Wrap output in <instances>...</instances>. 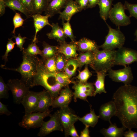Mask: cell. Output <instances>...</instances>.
<instances>
[{
  "instance_id": "c3c4849f",
  "label": "cell",
  "mask_w": 137,
  "mask_h": 137,
  "mask_svg": "<svg viewBox=\"0 0 137 137\" xmlns=\"http://www.w3.org/2000/svg\"><path fill=\"white\" fill-rule=\"evenodd\" d=\"M89 126H85L84 129L81 131L79 137H90V131L89 129Z\"/></svg>"
},
{
  "instance_id": "603a6c76",
  "label": "cell",
  "mask_w": 137,
  "mask_h": 137,
  "mask_svg": "<svg viewBox=\"0 0 137 137\" xmlns=\"http://www.w3.org/2000/svg\"><path fill=\"white\" fill-rule=\"evenodd\" d=\"M126 129L123 126L118 128L116 124H113L111 122L108 128H102L100 132L105 137H122L123 136Z\"/></svg>"
},
{
  "instance_id": "f546056e",
  "label": "cell",
  "mask_w": 137,
  "mask_h": 137,
  "mask_svg": "<svg viewBox=\"0 0 137 137\" xmlns=\"http://www.w3.org/2000/svg\"><path fill=\"white\" fill-rule=\"evenodd\" d=\"M94 53L92 52H87L81 53L76 58L78 64V67L81 69L84 65L92 64L94 59Z\"/></svg>"
},
{
  "instance_id": "60d3db41",
  "label": "cell",
  "mask_w": 137,
  "mask_h": 137,
  "mask_svg": "<svg viewBox=\"0 0 137 137\" xmlns=\"http://www.w3.org/2000/svg\"><path fill=\"white\" fill-rule=\"evenodd\" d=\"M124 5L129 13V17H133L137 19V4H132L125 1Z\"/></svg>"
},
{
  "instance_id": "7c38bea8",
  "label": "cell",
  "mask_w": 137,
  "mask_h": 137,
  "mask_svg": "<svg viewBox=\"0 0 137 137\" xmlns=\"http://www.w3.org/2000/svg\"><path fill=\"white\" fill-rule=\"evenodd\" d=\"M124 66L123 68L117 70L111 68L108 71V75L114 81L130 84L133 79L131 68L129 66Z\"/></svg>"
},
{
  "instance_id": "d4e9b609",
  "label": "cell",
  "mask_w": 137,
  "mask_h": 137,
  "mask_svg": "<svg viewBox=\"0 0 137 137\" xmlns=\"http://www.w3.org/2000/svg\"><path fill=\"white\" fill-rule=\"evenodd\" d=\"M6 7L14 11H19L23 13L27 18L32 17V14L24 6L20 0H3Z\"/></svg>"
},
{
  "instance_id": "d6986e66",
  "label": "cell",
  "mask_w": 137,
  "mask_h": 137,
  "mask_svg": "<svg viewBox=\"0 0 137 137\" xmlns=\"http://www.w3.org/2000/svg\"><path fill=\"white\" fill-rule=\"evenodd\" d=\"M53 100L50 94L46 90L40 92L38 104L35 112H43L48 110Z\"/></svg>"
},
{
  "instance_id": "7dc6e473",
  "label": "cell",
  "mask_w": 137,
  "mask_h": 137,
  "mask_svg": "<svg viewBox=\"0 0 137 137\" xmlns=\"http://www.w3.org/2000/svg\"><path fill=\"white\" fill-rule=\"evenodd\" d=\"M75 1L78 5L81 11L87 9L88 0H75Z\"/></svg>"
},
{
  "instance_id": "bcb514c9",
  "label": "cell",
  "mask_w": 137,
  "mask_h": 137,
  "mask_svg": "<svg viewBox=\"0 0 137 137\" xmlns=\"http://www.w3.org/2000/svg\"><path fill=\"white\" fill-rule=\"evenodd\" d=\"M11 112L8 109L7 106L0 101V114H5L7 116H10L11 114Z\"/></svg>"
},
{
  "instance_id": "ba28073f",
  "label": "cell",
  "mask_w": 137,
  "mask_h": 137,
  "mask_svg": "<svg viewBox=\"0 0 137 137\" xmlns=\"http://www.w3.org/2000/svg\"><path fill=\"white\" fill-rule=\"evenodd\" d=\"M50 118L46 122L43 121L37 134L38 136L42 137L46 136L56 131H63V126L60 121L59 111L49 116Z\"/></svg>"
},
{
  "instance_id": "83f0119b",
  "label": "cell",
  "mask_w": 137,
  "mask_h": 137,
  "mask_svg": "<svg viewBox=\"0 0 137 137\" xmlns=\"http://www.w3.org/2000/svg\"><path fill=\"white\" fill-rule=\"evenodd\" d=\"M42 44L43 49L40 56L43 61L55 56L58 53V46L50 45L45 41Z\"/></svg>"
},
{
  "instance_id": "5bb4252c",
  "label": "cell",
  "mask_w": 137,
  "mask_h": 137,
  "mask_svg": "<svg viewBox=\"0 0 137 137\" xmlns=\"http://www.w3.org/2000/svg\"><path fill=\"white\" fill-rule=\"evenodd\" d=\"M39 93L40 92L29 91L24 97L21 104L24 108L25 114L35 112L38 104Z\"/></svg>"
},
{
  "instance_id": "ffe728a7",
  "label": "cell",
  "mask_w": 137,
  "mask_h": 137,
  "mask_svg": "<svg viewBox=\"0 0 137 137\" xmlns=\"http://www.w3.org/2000/svg\"><path fill=\"white\" fill-rule=\"evenodd\" d=\"M78 51L81 53L87 52H95L100 48L94 40L83 37L77 41H75Z\"/></svg>"
},
{
  "instance_id": "8fae6325",
  "label": "cell",
  "mask_w": 137,
  "mask_h": 137,
  "mask_svg": "<svg viewBox=\"0 0 137 137\" xmlns=\"http://www.w3.org/2000/svg\"><path fill=\"white\" fill-rule=\"evenodd\" d=\"M72 87L74 90L73 98L76 102L79 98L88 101L87 98L88 96H94L95 88L94 83L87 82L85 83L74 82Z\"/></svg>"
},
{
  "instance_id": "8d00e7d4",
  "label": "cell",
  "mask_w": 137,
  "mask_h": 137,
  "mask_svg": "<svg viewBox=\"0 0 137 137\" xmlns=\"http://www.w3.org/2000/svg\"><path fill=\"white\" fill-rule=\"evenodd\" d=\"M56 56L43 61L45 67L49 73L55 74L57 72L56 64Z\"/></svg>"
},
{
  "instance_id": "f5cc1de1",
  "label": "cell",
  "mask_w": 137,
  "mask_h": 137,
  "mask_svg": "<svg viewBox=\"0 0 137 137\" xmlns=\"http://www.w3.org/2000/svg\"><path fill=\"white\" fill-rule=\"evenodd\" d=\"M134 35L136 37L135 41H137V28L136 30L134 33Z\"/></svg>"
},
{
  "instance_id": "e575fe53",
  "label": "cell",
  "mask_w": 137,
  "mask_h": 137,
  "mask_svg": "<svg viewBox=\"0 0 137 137\" xmlns=\"http://www.w3.org/2000/svg\"><path fill=\"white\" fill-rule=\"evenodd\" d=\"M38 42V39L34 42L29 44L26 48H24L22 52H24L27 54L31 56H36L37 55H41L42 50L36 45Z\"/></svg>"
},
{
  "instance_id": "6da1fadb",
  "label": "cell",
  "mask_w": 137,
  "mask_h": 137,
  "mask_svg": "<svg viewBox=\"0 0 137 137\" xmlns=\"http://www.w3.org/2000/svg\"><path fill=\"white\" fill-rule=\"evenodd\" d=\"M112 98L117 116L122 126L129 129H137V87L130 84L119 87Z\"/></svg>"
},
{
  "instance_id": "ac0fdd59",
  "label": "cell",
  "mask_w": 137,
  "mask_h": 137,
  "mask_svg": "<svg viewBox=\"0 0 137 137\" xmlns=\"http://www.w3.org/2000/svg\"><path fill=\"white\" fill-rule=\"evenodd\" d=\"M59 43L58 46V53L63 54L67 59L75 58L78 57L79 55L77 52L78 50L75 42Z\"/></svg>"
},
{
  "instance_id": "9c48e42d",
  "label": "cell",
  "mask_w": 137,
  "mask_h": 137,
  "mask_svg": "<svg viewBox=\"0 0 137 137\" xmlns=\"http://www.w3.org/2000/svg\"><path fill=\"white\" fill-rule=\"evenodd\" d=\"M137 62V51L123 46L116 50L114 65L124 66Z\"/></svg>"
},
{
  "instance_id": "2e32d148",
  "label": "cell",
  "mask_w": 137,
  "mask_h": 137,
  "mask_svg": "<svg viewBox=\"0 0 137 137\" xmlns=\"http://www.w3.org/2000/svg\"><path fill=\"white\" fill-rule=\"evenodd\" d=\"M64 10L59 13V19L62 21L70 22L72 17L76 13L81 11L78 5L73 0H69Z\"/></svg>"
},
{
  "instance_id": "b9f144b4",
  "label": "cell",
  "mask_w": 137,
  "mask_h": 137,
  "mask_svg": "<svg viewBox=\"0 0 137 137\" xmlns=\"http://www.w3.org/2000/svg\"><path fill=\"white\" fill-rule=\"evenodd\" d=\"M13 38L8 39V41L6 46V50L4 55L2 56V59L4 60L5 64L8 61V57L9 53L12 51L13 49L15 43L12 40Z\"/></svg>"
},
{
  "instance_id": "7402d4cb",
  "label": "cell",
  "mask_w": 137,
  "mask_h": 137,
  "mask_svg": "<svg viewBox=\"0 0 137 137\" xmlns=\"http://www.w3.org/2000/svg\"><path fill=\"white\" fill-rule=\"evenodd\" d=\"M69 0H52L50 2L45 11V14L51 18L59 13L62 9L64 8Z\"/></svg>"
},
{
  "instance_id": "484cf974",
  "label": "cell",
  "mask_w": 137,
  "mask_h": 137,
  "mask_svg": "<svg viewBox=\"0 0 137 137\" xmlns=\"http://www.w3.org/2000/svg\"><path fill=\"white\" fill-rule=\"evenodd\" d=\"M97 79L94 83L95 87L94 96L96 94H100L102 93H106L107 91L105 88V79L107 72L102 71H97Z\"/></svg>"
},
{
  "instance_id": "836d02e7",
  "label": "cell",
  "mask_w": 137,
  "mask_h": 137,
  "mask_svg": "<svg viewBox=\"0 0 137 137\" xmlns=\"http://www.w3.org/2000/svg\"><path fill=\"white\" fill-rule=\"evenodd\" d=\"M88 66V65H85L83 70L81 71H78L79 74L76 78L78 80V82L82 83H86L92 76V74L90 71Z\"/></svg>"
},
{
  "instance_id": "681fc988",
  "label": "cell",
  "mask_w": 137,
  "mask_h": 137,
  "mask_svg": "<svg viewBox=\"0 0 137 137\" xmlns=\"http://www.w3.org/2000/svg\"><path fill=\"white\" fill-rule=\"evenodd\" d=\"M129 129L128 131H125L123 135L125 137H137V132Z\"/></svg>"
},
{
  "instance_id": "74e56055",
  "label": "cell",
  "mask_w": 137,
  "mask_h": 137,
  "mask_svg": "<svg viewBox=\"0 0 137 137\" xmlns=\"http://www.w3.org/2000/svg\"><path fill=\"white\" fill-rule=\"evenodd\" d=\"M62 24L63 26L62 29L66 37L69 38L72 42H75L76 37L73 34L70 22L67 21L65 22L64 21H62Z\"/></svg>"
},
{
  "instance_id": "8992f818",
  "label": "cell",
  "mask_w": 137,
  "mask_h": 137,
  "mask_svg": "<svg viewBox=\"0 0 137 137\" xmlns=\"http://www.w3.org/2000/svg\"><path fill=\"white\" fill-rule=\"evenodd\" d=\"M125 9L124 5L119 2L113 5L109 12L108 18L118 28L121 26L128 25L131 23L130 17L125 14Z\"/></svg>"
},
{
  "instance_id": "cb8c5ba5",
  "label": "cell",
  "mask_w": 137,
  "mask_h": 137,
  "mask_svg": "<svg viewBox=\"0 0 137 137\" xmlns=\"http://www.w3.org/2000/svg\"><path fill=\"white\" fill-rule=\"evenodd\" d=\"M52 25L51 31L46 34L48 38L50 39H54L59 43L65 42V38H67L64 33L62 28L57 23H53Z\"/></svg>"
},
{
  "instance_id": "4316f807",
  "label": "cell",
  "mask_w": 137,
  "mask_h": 137,
  "mask_svg": "<svg viewBox=\"0 0 137 137\" xmlns=\"http://www.w3.org/2000/svg\"><path fill=\"white\" fill-rule=\"evenodd\" d=\"M90 108V113L82 117L78 116V118L85 126L94 127L97 124L99 116L96 115L94 109H92L91 107Z\"/></svg>"
},
{
  "instance_id": "f1b7e54d",
  "label": "cell",
  "mask_w": 137,
  "mask_h": 137,
  "mask_svg": "<svg viewBox=\"0 0 137 137\" xmlns=\"http://www.w3.org/2000/svg\"><path fill=\"white\" fill-rule=\"evenodd\" d=\"M113 0H99L98 5L101 18L105 21L108 18L109 13L111 9Z\"/></svg>"
},
{
  "instance_id": "d6a6232c",
  "label": "cell",
  "mask_w": 137,
  "mask_h": 137,
  "mask_svg": "<svg viewBox=\"0 0 137 137\" xmlns=\"http://www.w3.org/2000/svg\"><path fill=\"white\" fill-rule=\"evenodd\" d=\"M68 60L62 54L58 53L57 55L56 64L57 73L64 71L65 67Z\"/></svg>"
},
{
  "instance_id": "ab89813d",
  "label": "cell",
  "mask_w": 137,
  "mask_h": 137,
  "mask_svg": "<svg viewBox=\"0 0 137 137\" xmlns=\"http://www.w3.org/2000/svg\"><path fill=\"white\" fill-rule=\"evenodd\" d=\"M25 20L22 18L21 14L15 12L13 18V23L14 26V29L12 31L13 34H15V30L16 28L22 26Z\"/></svg>"
},
{
  "instance_id": "db71d44e",
  "label": "cell",
  "mask_w": 137,
  "mask_h": 137,
  "mask_svg": "<svg viewBox=\"0 0 137 137\" xmlns=\"http://www.w3.org/2000/svg\"><path fill=\"white\" fill-rule=\"evenodd\" d=\"M52 0H48L49 2H50V1H51Z\"/></svg>"
},
{
  "instance_id": "9a60e30c",
  "label": "cell",
  "mask_w": 137,
  "mask_h": 137,
  "mask_svg": "<svg viewBox=\"0 0 137 137\" xmlns=\"http://www.w3.org/2000/svg\"><path fill=\"white\" fill-rule=\"evenodd\" d=\"M73 96V92L68 85L64 87L60 91V93L54 100L52 106L53 108H61L68 106Z\"/></svg>"
},
{
  "instance_id": "44dd1931",
  "label": "cell",
  "mask_w": 137,
  "mask_h": 137,
  "mask_svg": "<svg viewBox=\"0 0 137 137\" xmlns=\"http://www.w3.org/2000/svg\"><path fill=\"white\" fill-rule=\"evenodd\" d=\"M32 17L33 19L35 30L32 42H34L37 40V35L39 31L46 25H48L51 27L52 25L49 22L48 19L49 16L48 15H43L37 13L32 15Z\"/></svg>"
},
{
  "instance_id": "816d5d0a",
  "label": "cell",
  "mask_w": 137,
  "mask_h": 137,
  "mask_svg": "<svg viewBox=\"0 0 137 137\" xmlns=\"http://www.w3.org/2000/svg\"><path fill=\"white\" fill-rule=\"evenodd\" d=\"M99 0H88L87 8H91L95 7L98 5Z\"/></svg>"
},
{
  "instance_id": "52a82bcc",
  "label": "cell",
  "mask_w": 137,
  "mask_h": 137,
  "mask_svg": "<svg viewBox=\"0 0 137 137\" xmlns=\"http://www.w3.org/2000/svg\"><path fill=\"white\" fill-rule=\"evenodd\" d=\"M50 112L49 110L43 112H37L25 114L21 121L19 123V125L27 129L40 127L44 119L50 115Z\"/></svg>"
},
{
  "instance_id": "7bdbcfd3",
  "label": "cell",
  "mask_w": 137,
  "mask_h": 137,
  "mask_svg": "<svg viewBox=\"0 0 137 137\" xmlns=\"http://www.w3.org/2000/svg\"><path fill=\"white\" fill-rule=\"evenodd\" d=\"M12 38L15 39L17 47L20 49L21 51L22 52L24 49L23 46L25 42V40L27 38L25 37H22L20 33H19L17 36L13 35Z\"/></svg>"
},
{
  "instance_id": "1f68e13d",
  "label": "cell",
  "mask_w": 137,
  "mask_h": 137,
  "mask_svg": "<svg viewBox=\"0 0 137 137\" xmlns=\"http://www.w3.org/2000/svg\"><path fill=\"white\" fill-rule=\"evenodd\" d=\"M32 15L37 13L41 14L45 11L49 3L48 0H32Z\"/></svg>"
},
{
  "instance_id": "ee69618b",
  "label": "cell",
  "mask_w": 137,
  "mask_h": 137,
  "mask_svg": "<svg viewBox=\"0 0 137 137\" xmlns=\"http://www.w3.org/2000/svg\"><path fill=\"white\" fill-rule=\"evenodd\" d=\"M70 136L72 137H79L77 131L74 125L71 126L68 129L66 134V137Z\"/></svg>"
},
{
  "instance_id": "f907efd6",
  "label": "cell",
  "mask_w": 137,
  "mask_h": 137,
  "mask_svg": "<svg viewBox=\"0 0 137 137\" xmlns=\"http://www.w3.org/2000/svg\"><path fill=\"white\" fill-rule=\"evenodd\" d=\"M6 7L3 0H0V15L2 16L5 13Z\"/></svg>"
},
{
  "instance_id": "f35d334b",
  "label": "cell",
  "mask_w": 137,
  "mask_h": 137,
  "mask_svg": "<svg viewBox=\"0 0 137 137\" xmlns=\"http://www.w3.org/2000/svg\"><path fill=\"white\" fill-rule=\"evenodd\" d=\"M10 90L7 84L1 76L0 77V99L8 98L9 97L8 91Z\"/></svg>"
},
{
  "instance_id": "f6af8a7d",
  "label": "cell",
  "mask_w": 137,
  "mask_h": 137,
  "mask_svg": "<svg viewBox=\"0 0 137 137\" xmlns=\"http://www.w3.org/2000/svg\"><path fill=\"white\" fill-rule=\"evenodd\" d=\"M20 1L25 8L31 14L32 10V0H20Z\"/></svg>"
},
{
  "instance_id": "7a4b0ae2",
  "label": "cell",
  "mask_w": 137,
  "mask_h": 137,
  "mask_svg": "<svg viewBox=\"0 0 137 137\" xmlns=\"http://www.w3.org/2000/svg\"><path fill=\"white\" fill-rule=\"evenodd\" d=\"M33 85V87L37 85L43 87L50 94L54 100L58 97L61 90L65 87L58 82L56 73H50L47 71L43 62L40 59Z\"/></svg>"
},
{
  "instance_id": "30bf717a",
  "label": "cell",
  "mask_w": 137,
  "mask_h": 137,
  "mask_svg": "<svg viewBox=\"0 0 137 137\" xmlns=\"http://www.w3.org/2000/svg\"><path fill=\"white\" fill-rule=\"evenodd\" d=\"M7 84L12 93L14 102L17 104H21L24 97L29 91L30 88L18 79H10Z\"/></svg>"
},
{
  "instance_id": "3957f363",
  "label": "cell",
  "mask_w": 137,
  "mask_h": 137,
  "mask_svg": "<svg viewBox=\"0 0 137 137\" xmlns=\"http://www.w3.org/2000/svg\"><path fill=\"white\" fill-rule=\"evenodd\" d=\"M23 61L18 68H4L19 72L21 74V81L29 88L33 87V82L37 74L40 59L36 55L31 56L22 52Z\"/></svg>"
},
{
  "instance_id": "277c9868",
  "label": "cell",
  "mask_w": 137,
  "mask_h": 137,
  "mask_svg": "<svg viewBox=\"0 0 137 137\" xmlns=\"http://www.w3.org/2000/svg\"><path fill=\"white\" fill-rule=\"evenodd\" d=\"M116 50H99L94 52L93 63L90 66L96 72H107L114 65V60Z\"/></svg>"
},
{
  "instance_id": "4fadbf2b",
  "label": "cell",
  "mask_w": 137,
  "mask_h": 137,
  "mask_svg": "<svg viewBox=\"0 0 137 137\" xmlns=\"http://www.w3.org/2000/svg\"><path fill=\"white\" fill-rule=\"evenodd\" d=\"M58 111L59 119L66 137L69 128L78 120V116L73 113L68 106L60 108Z\"/></svg>"
},
{
  "instance_id": "5b68a950",
  "label": "cell",
  "mask_w": 137,
  "mask_h": 137,
  "mask_svg": "<svg viewBox=\"0 0 137 137\" xmlns=\"http://www.w3.org/2000/svg\"><path fill=\"white\" fill-rule=\"evenodd\" d=\"M105 22L108 28V32L104 43L99 46V48L103 50H112L123 47L126 40L124 34L119 28L113 29Z\"/></svg>"
},
{
  "instance_id": "e0dca14e",
  "label": "cell",
  "mask_w": 137,
  "mask_h": 137,
  "mask_svg": "<svg viewBox=\"0 0 137 137\" xmlns=\"http://www.w3.org/2000/svg\"><path fill=\"white\" fill-rule=\"evenodd\" d=\"M116 112L115 105L113 100L110 101L101 105L99 110V118L110 123L111 118L115 116Z\"/></svg>"
},
{
  "instance_id": "4dcf8cb0",
  "label": "cell",
  "mask_w": 137,
  "mask_h": 137,
  "mask_svg": "<svg viewBox=\"0 0 137 137\" xmlns=\"http://www.w3.org/2000/svg\"><path fill=\"white\" fill-rule=\"evenodd\" d=\"M78 67V63L76 59H70L68 60L64 72L71 78L75 75Z\"/></svg>"
},
{
  "instance_id": "d590c367",
  "label": "cell",
  "mask_w": 137,
  "mask_h": 137,
  "mask_svg": "<svg viewBox=\"0 0 137 137\" xmlns=\"http://www.w3.org/2000/svg\"><path fill=\"white\" fill-rule=\"evenodd\" d=\"M56 76L58 82L65 87L68 86L70 84L73 83L74 82L71 80L64 72L56 73Z\"/></svg>"
}]
</instances>
